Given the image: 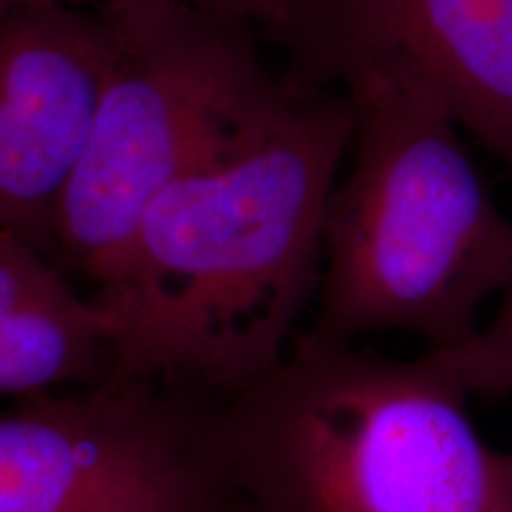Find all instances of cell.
I'll list each match as a JSON object with an SVG mask.
<instances>
[{
    "instance_id": "277c9868",
    "label": "cell",
    "mask_w": 512,
    "mask_h": 512,
    "mask_svg": "<svg viewBox=\"0 0 512 512\" xmlns=\"http://www.w3.org/2000/svg\"><path fill=\"white\" fill-rule=\"evenodd\" d=\"M112 67L53 226V259L110 273L171 185L264 136L297 98L268 72L254 27L183 0H102Z\"/></svg>"
},
{
    "instance_id": "9c48e42d",
    "label": "cell",
    "mask_w": 512,
    "mask_h": 512,
    "mask_svg": "<svg viewBox=\"0 0 512 512\" xmlns=\"http://www.w3.org/2000/svg\"><path fill=\"white\" fill-rule=\"evenodd\" d=\"M463 384L467 394H512V283L503 292L501 309L465 344L453 349H430Z\"/></svg>"
},
{
    "instance_id": "6da1fadb",
    "label": "cell",
    "mask_w": 512,
    "mask_h": 512,
    "mask_svg": "<svg viewBox=\"0 0 512 512\" xmlns=\"http://www.w3.org/2000/svg\"><path fill=\"white\" fill-rule=\"evenodd\" d=\"M354 124L342 88L299 86L264 136L157 197L88 294L110 330L112 373L226 399L287 354L318 294Z\"/></svg>"
},
{
    "instance_id": "ba28073f",
    "label": "cell",
    "mask_w": 512,
    "mask_h": 512,
    "mask_svg": "<svg viewBox=\"0 0 512 512\" xmlns=\"http://www.w3.org/2000/svg\"><path fill=\"white\" fill-rule=\"evenodd\" d=\"M110 373V330L91 297L34 242L0 233V399L81 387Z\"/></svg>"
},
{
    "instance_id": "8fae6325",
    "label": "cell",
    "mask_w": 512,
    "mask_h": 512,
    "mask_svg": "<svg viewBox=\"0 0 512 512\" xmlns=\"http://www.w3.org/2000/svg\"><path fill=\"white\" fill-rule=\"evenodd\" d=\"M503 463H505V470H508L510 482H512V451H503Z\"/></svg>"
},
{
    "instance_id": "30bf717a",
    "label": "cell",
    "mask_w": 512,
    "mask_h": 512,
    "mask_svg": "<svg viewBox=\"0 0 512 512\" xmlns=\"http://www.w3.org/2000/svg\"><path fill=\"white\" fill-rule=\"evenodd\" d=\"M27 3H67L76 5V0H0V10L12 5ZM183 3L197 5V8L211 10L216 15L238 19L254 29H264L273 38L283 31L290 17L292 0H183Z\"/></svg>"
},
{
    "instance_id": "52a82bcc",
    "label": "cell",
    "mask_w": 512,
    "mask_h": 512,
    "mask_svg": "<svg viewBox=\"0 0 512 512\" xmlns=\"http://www.w3.org/2000/svg\"><path fill=\"white\" fill-rule=\"evenodd\" d=\"M110 67L112 38L98 10H0V233L22 235L50 259L57 207L91 138Z\"/></svg>"
},
{
    "instance_id": "3957f363",
    "label": "cell",
    "mask_w": 512,
    "mask_h": 512,
    "mask_svg": "<svg viewBox=\"0 0 512 512\" xmlns=\"http://www.w3.org/2000/svg\"><path fill=\"white\" fill-rule=\"evenodd\" d=\"M427 349L382 356L297 335L264 377L221 399L245 512H512L503 451Z\"/></svg>"
},
{
    "instance_id": "5b68a950",
    "label": "cell",
    "mask_w": 512,
    "mask_h": 512,
    "mask_svg": "<svg viewBox=\"0 0 512 512\" xmlns=\"http://www.w3.org/2000/svg\"><path fill=\"white\" fill-rule=\"evenodd\" d=\"M0 512H245L221 396L110 373L0 411Z\"/></svg>"
},
{
    "instance_id": "8992f818",
    "label": "cell",
    "mask_w": 512,
    "mask_h": 512,
    "mask_svg": "<svg viewBox=\"0 0 512 512\" xmlns=\"http://www.w3.org/2000/svg\"><path fill=\"white\" fill-rule=\"evenodd\" d=\"M275 38L309 88L368 57L408 64L512 169V0H292Z\"/></svg>"
},
{
    "instance_id": "7a4b0ae2",
    "label": "cell",
    "mask_w": 512,
    "mask_h": 512,
    "mask_svg": "<svg viewBox=\"0 0 512 512\" xmlns=\"http://www.w3.org/2000/svg\"><path fill=\"white\" fill-rule=\"evenodd\" d=\"M335 88L356 112L354 164L328 204L311 332L339 342L411 332L427 349L460 347L482 328L486 299L512 283V219L413 67L368 57Z\"/></svg>"
}]
</instances>
